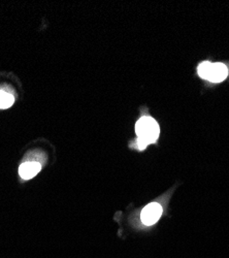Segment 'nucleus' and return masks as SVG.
<instances>
[{"mask_svg": "<svg viewBox=\"0 0 229 258\" xmlns=\"http://www.w3.org/2000/svg\"><path fill=\"white\" fill-rule=\"evenodd\" d=\"M135 132L137 134L138 149L144 150L148 145L154 144L158 140L160 128L156 120L151 117H142L136 122Z\"/></svg>", "mask_w": 229, "mask_h": 258, "instance_id": "nucleus-1", "label": "nucleus"}, {"mask_svg": "<svg viewBox=\"0 0 229 258\" xmlns=\"http://www.w3.org/2000/svg\"><path fill=\"white\" fill-rule=\"evenodd\" d=\"M162 207L157 203H152L147 206L141 214L142 222L147 225V226H151V225L156 223L162 215Z\"/></svg>", "mask_w": 229, "mask_h": 258, "instance_id": "nucleus-2", "label": "nucleus"}, {"mask_svg": "<svg viewBox=\"0 0 229 258\" xmlns=\"http://www.w3.org/2000/svg\"><path fill=\"white\" fill-rule=\"evenodd\" d=\"M42 169V165L38 162H32V161H28V162L23 163L19 168V175L22 179L24 180H30L40 172Z\"/></svg>", "mask_w": 229, "mask_h": 258, "instance_id": "nucleus-3", "label": "nucleus"}, {"mask_svg": "<svg viewBox=\"0 0 229 258\" xmlns=\"http://www.w3.org/2000/svg\"><path fill=\"white\" fill-rule=\"evenodd\" d=\"M228 69L222 63H213L208 81L213 83H220L227 78Z\"/></svg>", "mask_w": 229, "mask_h": 258, "instance_id": "nucleus-4", "label": "nucleus"}, {"mask_svg": "<svg viewBox=\"0 0 229 258\" xmlns=\"http://www.w3.org/2000/svg\"><path fill=\"white\" fill-rule=\"evenodd\" d=\"M15 102V97L5 91L0 90V109H9Z\"/></svg>", "mask_w": 229, "mask_h": 258, "instance_id": "nucleus-5", "label": "nucleus"}, {"mask_svg": "<svg viewBox=\"0 0 229 258\" xmlns=\"http://www.w3.org/2000/svg\"><path fill=\"white\" fill-rule=\"evenodd\" d=\"M213 66V63L209 62V61H204L202 62L200 65L197 68V72L200 78L204 79V80H208L209 76H210V72Z\"/></svg>", "mask_w": 229, "mask_h": 258, "instance_id": "nucleus-6", "label": "nucleus"}]
</instances>
